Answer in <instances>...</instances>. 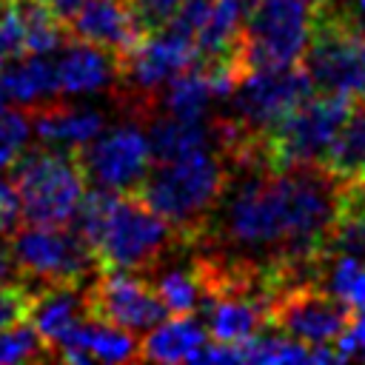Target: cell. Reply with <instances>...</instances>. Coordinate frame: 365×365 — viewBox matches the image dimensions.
<instances>
[{"mask_svg": "<svg viewBox=\"0 0 365 365\" xmlns=\"http://www.w3.org/2000/svg\"><path fill=\"white\" fill-rule=\"evenodd\" d=\"M231 180V160L222 148H200L171 163H157L134 191L148 208L168 220L191 245Z\"/></svg>", "mask_w": 365, "mask_h": 365, "instance_id": "1", "label": "cell"}, {"mask_svg": "<svg viewBox=\"0 0 365 365\" xmlns=\"http://www.w3.org/2000/svg\"><path fill=\"white\" fill-rule=\"evenodd\" d=\"M299 63L314 91L365 100V29L339 0H317Z\"/></svg>", "mask_w": 365, "mask_h": 365, "instance_id": "2", "label": "cell"}, {"mask_svg": "<svg viewBox=\"0 0 365 365\" xmlns=\"http://www.w3.org/2000/svg\"><path fill=\"white\" fill-rule=\"evenodd\" d=\"M9 180L20 191L23 220L37 225H66L86 194V174L77 154L51 145L23 151Z\"/></svg>", "mask_w": 365, "mask_h": 365, "instance_id": "3", "label": "cell"}, {"mask_svg": "<svg viewBox=\"0 0 365 365\" xmlns=\"http://www.w3.org/2000/svg\"><path fill=\"white\" fill-rule=\"evenodd\" d=\"M177 242H185L177 228L148 208L137 194H117L94 254L103 268L151 271Z\"/></svg>", "mask_w": 365, "mask_h": 365, "instance_id": "4", "label": "cell"}, {"mask_svg": "<svg viewBox=\"0 0 365 365\" xmlns=\"http://www.w3.org/2000/svg\"><path fill=\"white\" fill-rule=\"evenodd\" d=\"M11 254L23 271L26 285L34 291L43 285H88L103 268L94 248L66 225H20L9 237Z\"/></svg>", "mask_w": 365, "mask_h": 365, "instance_id": "5", "label": "cell"}, {"mask_svg": "<svg viewBox=\"0 0 365 365\" xmlns=\"http://www.w3.org/2000/svg\"><path fill=\"white\" fill-rule=\"evenodd\" d=\"M317 0H259L242 26L237 46V63L242 71L254 68H282L299 63Z\"/></svg>", "mask_w": 365, "mask_h": 365, "instance_id": "6", "label": "cell"}, {"mask_svg": "<svg viewBox=\"0 0 365 365\" xmlns=\"http://www.w3.org/2000/svg\"><path fill=\"white\" fill-rule=\"evenodd\" d=\"M354 97L317 91L305 103H299L265 140L262 160L271 168H291L322 163L334 134L339 131Z\"/></svg>", "mask_w": 365, "mask_h": 365, "instance_id": "7", "label": "cell"}, {"mask_svg": "<svg viewBox=\"0 0 365 365\" xmlns=\"http://www.w3.org/2000/svg\"><path fill=\"white\" fill-rule=\"evenodd\" d=\"M191 63H197L194 40L165 23L163 29L145 31L134 48L117 60V80L120 88L128 91L125 100L137 111H145L154 100H160L163 86Z\"/></svg>", "mask_w": 365, "mask_h": 365, "instance_id": "8", "label": "cell"}, {"mask_svg": "<svg viewBox=\"0 0 365 365\" xmlns=\"http://www.w3.org/2000/svg\"><path fill=\"white\" fill-rule=\"evenodd\" d=\"M354 319V305L325 291L317 279L294 282L274 294L268 305V328H277L305 345L336 342Z\"/></svg>", "mask_w": 365, "mask_h": 365, "instance_id": "9", "label": "cell"}, {"mask_svg": "<svg viewBox=\"0 0 365 365\" xmlns=\"http://www.w3.org/2000/svg\"><path fill=\"white\" fill-rule=\"evenodd\" d=\"M74 154L86 180L117 194H134L154 163L148 134L137 123L103 128L91 143H86Z\"/></svg>", "mask_w": 365, "mask_h": 365, "instance_id": "10", "label": "cell"}, {"mask_svg": "<svg viewBox=\"0 0 365 365\" xmlns=\"http://www.w3.org/2000/svg\"><path fill=\"white\" fill-rule=\"evenodd\" d=\"M88 319H103L125 331H151L165 319V305L160 302L154 285L140 271L100 268L86 285Z\"/></svg>", "mask_w": 365, "mask_h": 365, "instance_id": "11", "label": "cell"}, {"mask_svg": "<svg viewBox=\"0 0 365 365\" xmlns=\"http://www.w3.org/2000/svg\"><path fill=\"white\" fill-rule=\"evenodd\" d=\"M66 29L68 37L103 46L117 54V60L145 34L137 26L128 0H83L80 9L66 20Z\"/></svg>", "mask_w": 365, "mask_h": 365, "instance_id": "12", "label": "cell"}, {"mask_svg": "<svg viewBox=\"0 0 365 365\" xmlns=\"http://www.w3.org/2000/svg\"><path fill=\"white\" fill-rule=\"evenodd\" d=\"M54 356L77 365L88 362H131L140 359V339L134 331L117 328L103 319L80 322L74 331L63 336V342L54 348Z\"/></svg>", "mask_w": 365, "mask_h": 365, "instance_id": "13", "label": "cell"}, {"mask_svg": "<svg viewBox=\"0 0 365 365\" xmlns=\"http://www.w3.org/2000/svg\"><path fill=\"white\" fill-rule=\"evenodd\" d=\"M88 317V305H86V285H43L31 294L26 319L29 325L43 336V342L54 348L63 342V336L68 331H74L83 319Z\"/></svg>", "mask_w": 365, "mask_h": 365, "instance_id": "14", "label": "cell"}, {"mask_svg": "<svg viewBox=\"0 0 365 365\" xmlns=\"http://www.w3.org/2000/svg\"><path fill=\"white\" fill-rule=\"evenodd\" d=\"M31 125L43 145L77 151L106 128V114L94 106H63L51 100L37 106Z\"/></svg>", "mask_w": 365, "mask_h": 365, "instance_id": "15", "label": "cell"}, {"mask_svg": "<svg viewBox=\"0 0 365 365\" xmlns=\"http://www.w3.org/2000/svg\"><path fill=\"white\" fill-rule=\"evenodd\" d=\"M57 77H60V91L71 97H86L97 94L117 80V54H111L103 46L74 40L71 46L63 48L57 60Z\"/></svg>", "mask_w": 365, "mask_h": 365, "instance_id": "16", "label": "cell"}, {"mask_svg": "<svg viewBox=\"0 0 365 365\" xmlns=\"http://www.w3.org/2000/svg\"><path fill=\"white\" fill-rule=\"evenodd\" d=\"M208 342L205 325L191 314H174V319L157 322L140 339V359L151 362H188Z\"/></svg>", "mask_w": 365, "mask_h": 365, "instance_id": "17", "label": "cell"}, {"mask_svg": "<svg viewBox=\"0 0 365 365\" xmlns=\"http://www.w3.org/2000/svg\"><path fill=\"white\" fill-rule=\"evenodd\" d=\"M322 165L348 185H365V100H354L334 134Z\"/></svg>", "mask_w": 365, "mask_h": 365, "instance_id": "18", "label": "cell"}, {"mask_svg": "<svg viewBox=\"0 0 365 365\" xmlns=\"http://www.w3.org/2000/svg\"><path fill=\"white\" fill-rule=\"evenodd\" d=\"M60 94L57 63L48 54H26L23 63L0 71V97L20 106H43Z\"/></svg>", "mask_w": 365, "mask_h": 365, "instance_id": "19", "label": "cell"}, {"mask_svg": "<svg viewBox=\"0 0 365 365\" xmlns=\"http://www.w3.org/2000/svg\"><path fill=\"white\" fill-rule=\"evenodd\" d=\"M148 145H151L154 163L180 160L185 154H191V151L217 145L214 123H211V117L208 120H180L174 114L154 117V123L148 128Z\"/></svg>", "mask_w": 365, "mask_h": 365, "instance_id": "20", "label": "cell"}, {"mask_svg": "<svg viewBox=\"0 0 365 365\" xmlns=\"http://www.w3.org/2000/svg\"><path fill=\"white\" fill-rule=\"evenodd\" d=\"M160 100L165 111L180 120H208V108L217 97H214L205 66L197 60V66L191 63L163 86Z\"/></svg>", "mask_w": 365, "mask_h": 365, "instance_id": "21", "label": "cell"}, {"mask_svg": "<svg viewBox=\"0 0 365 365\" xmlns=\"http://www.w3.org/2000/svg\"><path fill=\"white\" fill-rule=\"evenodd\" d=\"M11 6L23 20L26 54H54L57 48H63L68 29L43 0H14Z\"/></svg>", "mask_w": 365, "mask_h": 365, "instance_id": "22", "label": "cell"}, {"mask_svg": "<svg viewBox=\"0 0 365 365\" xmlns=\"http://www.w3.org/2000/svg\"><path fill=\"white\" fill-rule=\"evenodd\" d=\"M319 285L348 305H365V262L354 257H322L319 262Z\"/></svg>", "mask_w": 365, "mask_h": 365, "instance_id": "23", "label": "cell"}, {"mask_svg": "<svg viewBox=\"0 0 365 365\" xmlns=\"http://www.w3.org/2000/svg\"><path fill=\"white\" fill-rule=\"evenodd\" d=\"M151 285L168 314H194V308L202 302V279H200L197 265L168 268Z\"/></svg>", "mask_w": 365, "mask_h": 365, "instance_id": "24", "label": "cell"}, {"mask_svg": "<svg viewBox=\"0 0 365 365\" xmlns=\"http://www.w3.org/2000/svg\"><path fill=\"white\" fill-rule=\"evenodd\" d=\"M46 356H54V354L48 351V345L31 325L14 322L9 328H0V365L34 362V359H46Z\"/></svg>", "mask_w": 365, "mask_h": 365, "instance_id": "25", "label": "cell"}, {"mask_svg": "<svg viewBox=\"0 0 365 365\" xmlns=\"http://www.w3.org/2000/svg\"><path fill=\"white\" fill-rule=\"evenodd\" d=\"M31 117L23 108H6L0 111V171H9L20 154L26 151L31 140Z\"/></svg>", "mask_w": 365, "mask_h": 365, "instance_id": "26", "label": "cell"}, {"mask_svg": "<svg viewBox=\"0 0 365 365\" xmlns=\"http://www.w3.org/2000/svg\"><path fill=\"white\" fill-rule=\"evenodd\" d=\"M26 57V31L17 9L9 3L0 11V63Z\"/></svg>", "mask_w": 365, "mask_h": 365, "instance_id": "27", "label": "cell"}, {"mask_svg": "<svg viewBox=\"0 0 365 365\" xmlns=\"http://www.w3.org/2000/svg\"><path fill=\"white\" fill-rule=\"evenodd\" d=\"M182 0H128L131 11H134V20L143 31H154V29H163L174 11L180 9Z\"/></svg>", "mask_w": 365, "mask_h": 365, "instance_id": "28", "label": "cell"}, {"mask_svg": "<svg viewBox=\"0 0 365 365\" xmlns=\"http://www.w3.org/2000/svg\"><path fill=\"white\" fill-rule=\"evenodd\" d=\"M31 294H34V288L26 285V282L0 288V328H9L14 322H23L26 319Z\"/></svg>", "mask_w": 365, "mask_h": 365, "instance_id": "29", "label": "cell"}, {"mask_svg": "<svg viewBox=\"0 0 365 365\" xmlns=\"http://www.w3.org/2000/svg\"><path fill=\"white\" fill-rule=\"evenodd\" d=\"M23 225V200L11 180H0V237H11Z\"/></svg>", "mask_w": 365, "mask_h": 365, "instance_id": "30", "label": "cell"}, {"mask_svg": "<svg viewBox=\"0 0 365 365\" xmlns=\"http://www.w3.org/2000/svg\"><path fill=\"white\" fill-rule=\"evenodd\" d=\"M17 282H26L23 279V271L11 254V245L6 242V237H0V288L6 285H17Z\"/></svg>", "mask_w": 365, "mask_h": 365, "instance_id": "31", "label": "cell"}, {"mask_svg": "<svg viewBox=\"0 0 365 365\" xmlns=\"http://www.w3.org/2000/svg\"><path fill=\"white\" fill-rule=\"evenodd\" d=\"M348 336L356 348V356H365V305L354 308V319L348 325Z\"/></svg>", "mask_w": 365, "mask_h": 365, "instance_id": "32", "label": "cell"}, {"mask_svg": "<svg viewBox=\"0 0 365 365\" xmlns=\"http://www.w3.org/2000/svg\"><path fill=\"white\" fill-rule=\"evenodd\" d=\"M43 3H46V6H48V9H51V11L66 23V20L80 9V3H83V0H43Z\"/></svg>", "mask_w": 365, "mask_h": 365, "instance_id": "33", "label": "cell"}, {"mask_svg": "<svg viewBox=\"0 0 365 365\" xmlns=\"http://www.w3.org/2000/svg\"><path fill=\"white\" fill-rule=\"evenodd\" d=\"M257 3H259V0H242V6H245V14H248V11H251Z\"/></svg>", "mask_w": 365, "mask_h": 365, "instance_id": "34", "label": "cell"}, {"mask_svg": "<svg viewBox=\"0 0 365 365\" xmlns=\"http://www.w3.org/2000/svg\"><path fill=\"white\" fill-rule=\"evenodd\" d=\"M356 3H359V9H362V11H365V0H356Z\"/></svg>", "mask_w": 365, "mask_h": 365, "instance_id": "35", "label": "cell"}, {"mask_svg": "<svg viewBox=\"0 0 365 365\" xmlns=\"http://www.w3.org/2000/svg\"><path fill=\"white\" fill-rule=\"evenodd\" d=\"M3 103H6V100H3V97H0V111H3Z\"/></svg>", "mask_w": 365, "mask_h": 365, "instance_id": "36", "label": "cell"}, {"mask_svg": "<svg viewBox=\"0 0 365 365\" xmlns=\"http://www.w3.org/2000/svg\"><path fill=\"white\" fill-rule=\"evenodd\" d=\"M0 3H14V0H0Z\"/></svg>", "mask_w": 365, "mask_h": 365, "instance_id": "37", "label": "cell"}]
</instances>
